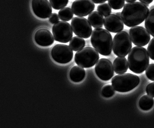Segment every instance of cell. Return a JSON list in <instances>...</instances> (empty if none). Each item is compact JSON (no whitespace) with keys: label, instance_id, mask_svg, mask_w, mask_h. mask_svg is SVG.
Listing matches in <instances>:
<instances>
[{"label":"cell","instance_id":"obj_34","mask_svg":"<svg viewBox=\"0 0 154 128\" xmlns=\"http://www.w3.org/2000/svg\"><path fill=\"white\" fill-rule=\"evenodd\" d=\"M116 14L118 16H119L120 17H121V13L118 12Z\"/></svg>","mask_w":154,"mask_h":128},{"label":"cell","instance_id":"obj_17","mask_svg":"<svg viewBox=\"0 0 154 128\" xmlns=\"http://www.w3.org/2000/svg\"><path fill=\"white\" fill-rule=\"evenodd\" d=\"M86 75L85 70L79 66L73 67L69 71V78L74 82H80L82 81Z\"/></svg>","mask_w":154,"mask_h":128},{"label":"cell","instance_id":"obj_13","mask_svg":"<svg viewBox=\"0 0 154 128\" xmlns=\"http://www.w3.org/2000/svg\"><path fill=\"white\" fill-rule=\"evenodd\" d=\"M32 8L35 15L41 19H47L52 15V5L48 0H32Z\"/></svg>","mask_w":154,"mask_h":128},{"label":"cell","instance_id":"obj_14","mask_svg":"<svg viewBox=\"0 0 154 128\" xmlns=\"http://www.w3.org/2000/svg\"><path fill=\"white\" fill-rule=\"evenodd\" d=\"M104 25L108 31L112 33H118L122 31L124 23L121 17L116 14H111L105 17Z\"/></svg>","mask_w":154,"mask_h":128},{"label":"cell","instance_id":"obj_31","mask_svg":"<svg viewBox=\"0 0 154 128\" xmlns=\"http://www.w3.org/2000/svg\"><path fill=\"white\" fill-rule=\"evenodd\" d=\"M141 3H143L147 6H149L150 4H151L153 2L154 0H139Z\"/></svg>","mask_w":154,"mask_h":128},{"label":"cell","instance_id":"obj_4","mask_svg":"<svg viewBox=\"0 0 154 128\" xmlns=\"http://www.w3.org/2000/svg\"><path fill=\"white\" fill-rule=\"evenodd\" d=\"M139 77L135 74L127 73L118 74L113 77L112 86L115 91L120 92H130L139 85Z\"/></svg>","mask_w":154,"mask_h":128},{"label":"cell","instance_id":"obj_27","mask_svg":"<svg viewBox=\"0 0 154 128\" xmlns=\"http://www.w3.org/2000/svg\"><path fill=\"white\" fill-rule=\"evenodd\" d=\"M145 74L150 80L154 81V63H152L146 69Z\"/></svg>","mask_w":154,"mask_h":128},{"label":"cell","instance_id":"obj_18","mask_svg":"<svg viewBox=\"0 0 154 128\" xmlns=\"http://www.w3.org/2000/svg\"><path fill=\"white\" fill-rule=\"evenodd\" d=\"M88 19L90 24L94 28H101L104 24L103 16L97 11L92 12L88 16Z\"/></svg>","mask_w":154,"mask_h":128},{"label":"cell","instance_id":"obj_2","mask_svg":"<svg viewBox=\"0 0 154 128\" xmlns=\"http://www.w3.org/2000/svg\"><path fill=\"white\" fill-rule=\"evenodd\" d=\"M128 60L130 70L138 74L146 70L150 63L147 50L141 46L132 48L128 54Z\"/></svg>","mask_w":154,"mask_h":128},{"label":"cell","instance_id":"obj_29","mask_svg":"<svg viewBox=\"0 0 154 128\" xmlns=\"http://www.w3.org/2000/svg\"><path fill=\"white\" fill-rule=\"evenodd\" d=\"M146 92L147 94L154 97V82L150 83L146 87Z\"/></svg>","mask_w":154,"mask_h":128},{"label":"cell","instance_id":"obj_8","mask_svg":"<svg viewBox=\"0 0 154 128\" xmlns=\"http://www.w3.org/2000/svg\"><path fill=\"white\" fill-rule=\"evenodd\" d=\"M71 26L75 34L83 38H88L92 33L91 24L88 19L82 16L73 18L71 22Z\"/></svg>","mask_w":154,"mask_h":128},{"label":"cell","instance_id":"obj_30","mask_svg":"<svg viewBox=\"0 0 154 128\" xmlns=\"http://www.w3.org/2000/svg\"><path fill=\"white\" fill-rule=\"evenodd\" d=\"M59 18H59L58 15H57V14L54 13L52 14V15L50 16L49 20L50 22L51 23H52V24H55V23H56L58 22Z\"/></svg>","mask_w":154,"mask_h":128},{"label":"cell","instance_id":"obj_28","mask_svg":"<svg viewBox=\"0 0 154 128\" xmlns=\"http://www.w3.org/2000/svg\"><path fill=\"white\" fill-rule=\"evenodd\" d=\"M147 52L150 58L154 60V37L149 42L147 47Z\"/></svg>","mask_w":154,"mask_h":128},{"label":"cell","instance_id":"obj_22","mask_svg":"<svg viewBox=\"0 0 154 128\" xmlns=\"http://www.w3.org/2000/svg\"><path fill=\"white\" fill-rule=\"evenodd\" d=\"M58 15L61 20L65 22H69L73 18V13L71 8L67 7L61 9L58 12Z\"/></svg>","mask_w":154,"mask_h":128},{"label":"cell","instance_id":"obj_23","mask_svg":"<svg viewBox=\"0 0 154 128\" xmlns=\"http://www.w3.org/2000/svg\"><path fill=\"white\" fill-rule=\"evenodd\" d=\"M112 8L107 3H103L97 6V11L103 16L106 17L110 15L112 12Z\"/></svg>","mask_w":154,"mask_h":128},{"label":"cell","instance_id":"obj_15","mask_svg":"<svg viewBox=\"0 0 154 128\" xmlns=\"http://www.w3.org/2000/svg\"><path fill=\"white\" fill-rule=\"evenodd\" d=\"M34 38L36 43L42 47H48L54 43V38L48 29L38 30L35 33Z\"/></svg>","mask_w":154,"mask_h":128},{"label":"cell","instance_id":"obj_9","mask_svg":"<svg viewBox=\"0 0 154 128\" xmlns=\"http://www.w3.org/2000/svg\"><path fill=\"white\" fill-rule=\"evenodd\" d=\"M51 56L55 62L61 64H66L72 60L73 51L69 45L57 44L52 48Z\"/></svg>","mask_w":154,"mask_h":128},{"label":"cell","instance_id":"obj_20","mask_svg":"<svg viewBox=\"0 0 154 128\" xmlns=\"http://www.w3.org/2000/svg\"><path fill=\"white\" fill-rule=\"evenodd\" d=\"M154 103V98L148 94L143 96L139 101V107L144 111L151 109L153 107Z\"/></svg>","mask_w":154,"mask_h":128},{"label":"cell","instance_id":"obj_24","mask_svg":"<svg viewBox=\"0 0 154 128\" xmlns=\"http://www.w3.org/2000/svg\"><path fill=\"white\" fill-rule=\"evenodd\" d=\"M52 7L55 10H60L68 4L69 0H49Z\"/></svg>","mask_w":154,"mask_h":128},{"label":"cell","instance_id":"obj_12","mask_svg":"<svg viewBox=\"0 0 154 128\" xmlns=\"http://www.w3.org/2000/svg\"><path fill=\"white\" fill-rule=\"evenodd\" d=\"M94 4L91 0H75L72 5L73 14L79 16H86L94 9Z\"/></svg>","mask_w":154,"mask_h":128},{"label":"cell","instance_id":"obj_5","mask_svg":"<svg viewBox=\"0 0 154 128\" xmlns=\"http://www.w3.org/2000/svg\"><path fill=\"white\" fill-rule=\"evenodd\" d=\"M132 47L130 35L125 31L118 33L113 39L112 50L115 55L125 57L128 55Z\"/></svg>","mask_w":154,"mask_h":128},{"label":"cell","instance_id":"obj_3","mask_svg":"<svg viewBox=\"0 0 154 128\" xmlns=\"http://www.w3.org/2000/svg\"><path fill=\"white\" fill-rule=\"evenodd\" d=\"M91 35V41L94 49L102 55H109L112 49L113 40L109 31L103 28H95Z\"/></svg>","mask_w":154,"mask_h":128},{"label":"cell","instance_id":"obj_1","mask_svg":"<svg viewBox=\"0 0 154 128\" xmlns=\"http://www.w3.org/2000/svg\"><path fill=\"white\" fill-rule=\"evenodd\" d=\"M148 6L139 1L128 3L121 12L124 24L128 27H133L144 22L149 13Z\"/></svg>","mask_w":154,"mask_h":128},{"label":"cell","instance_id":"obj_25","mask_svg":"<svg viewBox=\"0 0 154 128\" xmlns=\"http://www.w3.org/2000/svg\"><path fill=\"white\" fill-rule=\"evenodd\" d=\"M115 94V89L112 86L106 85L102 89V95L105 98H110Z\"/></svg>","mask_w":154,"mask_h":128},{"label":"cell","instance_id":"obj_19","mask_svg":"<svg viewBox=\"0 0 154 128\" xmlns=\"http://www.w3.org/2000/svg\"><path fill=\"white\" fill-rule=\"evenodd\" d=\"M145 28L148 33L154 37V5L151 6L144 23Z\"/></svg>","mask_w":154,"mask_h":128},{"label":"cell","instance_id":"obj_7","mask_svg":"<svg viewBox=\"0 0 154 128\" xmlns=\"http://www.w3.org/2000/svg\"><path fill=\"white\" fill-rule=\"evenodd\" d=\"M52 33L54 40L60 43H67L72 39L73 30L68 22L58 21L54 25Z\"/></svg>","mask_w":154,"mask_h":128},{"label":"cell","instance_id":"obj_33","mask_svg":"<svg viewBox=\"0 0 154 128\" xmlns=\"http://www.w3.org/2000/svg\"><path fill=\"white\" fill-rule=\"evenodd\" d=\"M125 1L127 3H132V2L136 1V0H125Z\"/></svg>","mask_w":154,"mask_h":128},{"label":"cell","instance_id":"obj_32","mask_svg":"<svg viewBox=\"0 0 154 128\" xmlns=\"http://www.w3.org/2000/svg\"><path fill=\"white\" fill-rule=\"evenodd\" d=\"M106 1H108V0H92V1L94 3L96 4H102V3L106 2Z\"/></svg>","mask_w":154,"mask_h":128},{"label":"cell","instance_id":"obj_6","mask_svg":"<svg viewBox=\"0 0 154 128\" xmlns=\"http://www.w3.org/2000/svg\"><path fill=\"white\" fill-rule=\"evenodd\" d=\"M99 59V55L98 52L91 47L83 48L75 54V62L82 68H88L94 66Z\"/></svg>","mask_w":154,"mask_h":128},{"label":"cell","instance_id":"obj_10","mask_svg":"<svg viewBox=\"0 0 154 128\" xmlns=\"http://www.w3.org/2000/svg\"><path fill=\"white\" fill-rule=\"evenodd\" d=\"M114 68L111 61L102 58L96 63L95 71L99 78L103 81L109 80L114 75Z\"/></svg>","mask_w":154,"mask_h":128},{"label":"cell","instance_id":"obj_11","mask_svg":"<svg viewBox=\"0 0 154 128\" xmlns=\"http://www.w3.org/2000/svg\"><path fill=\"white\" fill-rule=\"evenodd\" d=\"M129 35L132 42L137 46H145L150 40V33L142 26L132 27L129 30Z\"/></svg>","mask_w":154,"mask_h":128},{"label":"cell","instance_id":"obj_26","mask_svg":"<svg viewBox=\"0 0 154 128\" xmlns=\"http://www.w3.org/2000/svg\"><path fill=\"white\" fill-rule=\"evenodd\" d=\"M108 4L112 9L120 10L125 4V0H108Z\"/></svg>","mask_w":154,"mask_h":128},{"label":"cell","instance_id":"obj_21","mask_svg":"<svg viewBox=\"0 0 154 128\" xmlns=\"http://www.w3.org/2000/svg\"><path fill=\"white\" fill-rule=\"evenodd\" d=\"M84 39L79 36H75L69 42V46L74 51H78L85 46Z\"/></svg>","mask_w":154,"mask_h":128},{"label":"cell","instance_id":"obj_16","mask_svg":"<svg viewBox=\"0 0 154 128\" xmlns=\"http://www.w3.org/2000/svg\"><path fill=\"white\" fill-rule=\"evenodd\" d=\"M114 70L117 74L126 73L128 68V61L124 57H118L114 60Z\"/></svg>","mask_w":154,"mask_h":128}]
</instances>
